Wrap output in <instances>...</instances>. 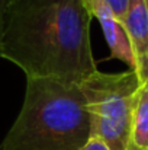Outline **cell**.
Segmentation results:
<instances>
[{
  "label": "cell",
  "mask_w": 148,
  "mask_h": 150,
  "mask_svg": "<svg viewBox=\"0 0 148 150\" xmlns=\"http://www.w3.org/2000/svg\"><path fill=\"white\" fill-rule=\"evenodd\" d=\"M83 0H18L7 16L1 58L26 77L79 83L97 70Z\"/></svg>",
  "instance_id": "cell-1"
},
{
  "label": "cell",
  "mask_w": 148,
  "mask_h": 150,
  "mask_svg": "<svg viewBox=\"0 0 148 150\" xmlns=\"http://www.w3.org/2000/svg\"><path fill=\"white\" fill-rule=\"evenodd\" d=\"M92 136L79 83L26 77L22 109L0 150H80Z\"/></svg>",
  "instance_id": "cell-2"
},
{
  "label": "cell",
  "mask_w": 148,
  "mask_h": 150,
  "mask_svg": "<svg viewBox=\"0 0 148 150\" xmlns=\"http://www.w3.org/2000/svg\"><path fill=\"white\" fill-rule=\"evenodd\" d=\"M142 83L135 70L93 71L79 82L90 117L92 136L110 150H128L131 127Z\"/></svg>",
  "instance_id": "cell-3"
},
{
  "label": "cell",
  "mask_w": 148,
  "mask_h": 150,
  "mask_svg": "<svg viewBox=\"0 0 148 150\" xmlns=\"http://www.w3.org/2000/svg\"><path fill=\"white\" fill-rule=\"evenodd\" d=\"M83 4L89 15L99 21L110 50V57L123 61L131 70H135V60L126 31L123 25L116 19L106 0H83Z\"/></svg>",
  "instance_id": "cell-4"
},
{
  "label": "cell",
  "mask_w": 148,
  "mask_h": 150,
  "mask_svg": "<svg viewBox=\"0 0 148 150\" xmlns=\"http://www.w3.org/2000/svg\"><path fill=\"white\" fill-rule=\"evenodd\" d=\"M135 60V71L142 85L148 83V6L145 0H129L122 22Z\"/></svg>",
  "instance_id": "cell-5"
},
{
  "label": "cell",
  "mask_w": 148,
  "mask_h": 150,
  "mask_svg": "<svg viewBox=\"0 0 148 150\" xmlns=\"http://www.w3.org/2000/svg\"><path fill=\"white\" fill-rule=\"evenodd\" d=\"M128 150H148V86L144 85L134 112Z\"/></svg>",
  "instance_id": "cell-6"
},
{
  "label": "cell",
  "mask_w": 148,
  "mask_h": 150,
  "mask_svg": "<svg viewBox=\"0 0 148 150\" xmlns=\"http://www.w3.org/2000/svg\"><path fill=\"white\" fill-rule=\"evenodd\" d=\"M16 1L18 0H0V58H1V41H3V34H4V28H6L7 16H9L12 6Z\"/></svg>",
  "instance_id": "cell-7"
},
{
  "label": "cell",
  "mask_w": 148,
  "mask_h": 150,
  "mask_svg": "<svg viewBox=\"0 0 148 150\" xmlns=\"http://www.w3.org/2000/svg\"><path fill=\"white\" fill-rule=\"evenodd\" d=\"M106 3L109 4V7L112 9L113 15L116 16V19L122 23L129 6V0H106Z\"/></svg>",
  "instance_id": "cell-8"
},
{
  "label": "cell",
  "mask_w": 148,
  "mask_h": 150,
  "mask_svg": "<svg viewBox=\"0 0 148 150\" xmlns=\"http://www.w3.org/2000/svg\"><path fill=\"white\" fill-rule=\"evenodd\" d=\"M80 150H110V149H109L100 139H97V137H90L89 142Z\"/></svg>",
  "instance_id": "cell-9"
},
{
  "label": "cell",
  "mask_w": 148,
  "mask_h": 150,
  "mask_svg": "<svg viewBox=\"0 0 148 150\" xmlns=\"http://www.w3.org/2000/svg\"><path fill=\"white\" fill-rule=\"evenodd\" d=\"M145 1H147V6H148V0H145ZM147 85H148V83H147Z\"/></svg>",
  "instance_id": "cell-10"
},
{
  "label": "cell",
  "mask_w": 148,
  "mask_h": 150,
  "mask_svg": "<svg viewBox=\"0 0 148 150\" xmlns=\"http://www.w3.org/2000/svg\"><path fill=\"white\" fill-rule=\"evenodd\" d=\"M147 86H148V85H147Z\"/></svg>",
  "instance_id": "cell-11"
}]
</instances>
